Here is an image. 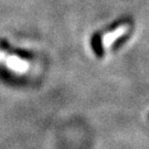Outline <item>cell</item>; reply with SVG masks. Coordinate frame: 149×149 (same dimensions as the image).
Wrapping results in <instances>:
<instances>
[{
	"mask_svg": "<svg viewBox=\"0 0 149 149\" xmlns=\"http://www.w3.org/2000/svg\"><path fill=\"white\" fill-rule=\"evenodd\" d=\"M0 54L3 56L2 59L7 61V63L16 71H24L28 69L27 61L31 59L30 54L20 51L12 50L6 41H0Z\"/></svg>",
	"mask_w": 149,
	"mask_h": 149,
	"instance_id": "6da1fadb",
	"label": "cell"
}]
</instances>
